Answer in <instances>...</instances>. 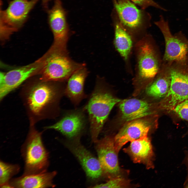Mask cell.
<instances>
[{"label": "cell", "mask_w": 188, "mask_h": 188, "mask_svg": "<svg viewBox=\"0 0 188 188\" xmlns=\"http://www.w3.org/2000/svg\"><path fill=\"white\" fill-rule=\"evenodd\" d=\"M66 82L44 81L39 79L24 86L20 95L30 120L36 123L59 116L60 103L64 96Z\"/></svg>", "instance_id": "cell-1"}, {"label": "cell", "mask_w": 188, "mask_h": 188, "mask_svg": "<svg viewBox=\"0 0 188 188\" xmlns=\"http://www.w3.org/2000/svg\"><path fill=\"white\" fill-rule=\"evenodd\" d=\"M133 53L135 59L134 84L146 87L152 81L161 67L162 59L159 49L152 36L147 34L134 44Z\"/></svg>", "instance_id": "cell-2"}, {"label": "cell", "mask_w": 188, "mask_h": 188, "mask_svg": "<svg viewBox=\"0 0 188 188\" xmlns=\"http://www.w3.org/2000/svg\"><path fill=\"white\" fill-rule=\"evenodd\" d=\"M108 90L104 78L97 76L94 89L83 107L87 114L91 138L95 143L98 140L99 134L111 109L121 101Z\"/></svg>", "instance_id": "cell-3"}, {"label": "cell", "mask_w": 188, "mask_h": 188, "mask_svg": "<svg viewBox=\"0 0 188 188\" xmlns=\"http://www.w3.org/2000/svg\"><path fill=\"white\" fill-rule=\"evenodd\" d=\"M35 124L30 121L28 132L22 148L25 163L24 175L47 171L49 165L48 153L42 142V132L36 129Z\"/></svg>", "instance_id": "cell-4"}, {"label": "cell", "mask_w": 188, "mask_h": 188, "mask_svg": "<svg viewBox=\"0 0 188 188\" xmlns=\"http://www.w3.org/2000/svg\"><path fill=\"white\" fill-rule=\"evenodd\" d=\"M44 65L39 74L44 81L66 82L75 71L86 66L72 60L69 52H46Z\"/></svg>", "instance_id": "cell-5"}, {"label": "cell", "mask_w": 188, "mask_h": 188, "mask_svg": "<svg viewBox=\"0 0 188 188\" xmlns=\"http://www.w3.org/2000/svg\"><path fill=\"white\" fill-rule=\"evenodd\" d=\"M163 35L165 49L162 62L169 64L175 63L185 65L188 55V39L181 31L173 35L168 21L162 15L160 19L155 22Z\"/></svg>", "instance_id": "cell-6"}, {"label": "cell", "mask_w": 188, "mask_h": 188, "mask_svg": "<svg viewBox=\"0 0 188 188\" xmlns=\"http://www.w3.org/2000/svg\"><path fill=\"white\" fill-rule=\"evenodd\" d=\"M114 2L119 21L135 44L148 34L144 13L129 0H115Z\"/></svg>", "instance_id": "cell-7"}, {"label": "cell", "mask_w": 188, "mask_h": 188, "mask_svg": "<svg viewBox=\"0 0 188 188\" xmlns=\"http://www.w3.org/2000/svg\"><path fill=\"white\" fill-rule=\"evenodd\" d=\"M66 15L61 0H55L53 6L48 11V23L54 38L48 51L49 53L68 52L67 44L70 33Z\"/></svg>", "instance_id": "cell-8"}, {"label": "cell", "mask_w": 188, "mask_h": 188, "mask_svg": "<svg viewBox=\"0 0 188 188\" xmlns=\"http://www.w3.org/2000/svg\"><path fill=\"white\" fill-rule=\"evenodd\" d=\"M171 84L169 89L160 102L161 109L173 110L175 106L188 99V70L185 65L170 64Z\"/></svg>", "instance_id": "cell-9"}, {"label": "cell", "mask_w": 188, "mask_h": 188, "mask_svg": "<svg viewBox=\"0 0 188 188\" xmlns=\"http://www.w3.org/2000/svg\"><path fill=\"white\" fill-rule=\"evenodd\" d=\"M41 57L32 63L17 68L6 73H0V100L32 76L39 74L45 62Z\"/></svg>", "instance_id": "cell-10"}, {"label": "cell", "mask_w": 188, "mask_h": 188, "mask_svg": "<svg viewBox=\"0 0 188 188\" xmlns=\"http://www.w3.org/2000/svg\"><path fill=\"white\" fill-rule=\"evenodd\" d=\"M86 114L83 107L65 110L58 121L45 129L54 130L70 139L80 136L89 123Z\"/></svg>", "instance_id": "cell-11"}, {"label": "cell", "mask_w": 188, "mask_h": 188, "mask_svg": "<svg viewBox=\"0 0 188 188\" xmlns=\"http://www.w3.org/2000/svg\"><path fill=\"white\" fill-rule=\"evenodd\" d=\"M39 0H13L4 10L0 8V24L17 31L26 21Z\"/></svg>", "instance_id": "cell-12"}, {"label": "cell", "mask_w": 188, "mask_h": 188, "mask_svg": "<svg viewBox=\"0 0 188 188\" xmlns=\"http://www.w3.org/2000/svg\"><path fill=\"white\" fill-rule=\"evenodd\" d=\"M98 159L103 173L115 177L120 172L114 138L108 136L95 143Z\"/></svg>", "instance_id": "cell-13"}, {"label": "cell", "mask_w": 188, "mask_h": 188, "mask_svg": "<svg viewBox=\"0 0 188 188\" xmlns=\"http://www.w3.org/2000/svg\"><path fill=\"white\" fill-rule=\"evenodd\" d=\"M79 137L71 139L65 145L79 160L87 176L92 179H98L103 174L99 161L81 144Z\"/></svg>", "instance_id": "cell-14"}, {"label": "cell", "mask_w": 188, "mask_h": 188, "mask_svg": "<svg viewBox=\"0 0 188 188\" xmlns=\"http://www.w3.org/2000/svg\"><path fill=\"white\" fill-rule=\"evenodd\" d=\"M145 118L127 122L121 128L114 137L115 147L118 152L128 142L148 135L152 124L151 121Z\"/></svg>", "instance_id": "cell-15"}, {"label": "cell", "mask_w": 188, "mask_h": 188, "mask_svg": "<svg viewBox=\"0 0 188 188\" xmlns=\"http://www.w3.org/2000/svg\"><path fill=\"white\" fill-rule=\"evenodd\" d=\"M130 142V145L124 149V152L134 163L142 164L148 169L153 168L154 154L151 140L148 135Z\"/></svg>", "instance_id": "cell-16"}, {"label": "cell", "mask_w": 188, "mask_h": 188, "mask_svg": "<svg viewBox=\"0 0 188 188\" xmlns=\"http://www.w3.org/2000/svg\"><path fill=\"white\" fill-rule=\"evenodd\" d=\"M114 43L115 49L124 61L126 71L133 74L131 59L134 43L131 36L119 21L117 22L115 25Z\"/></svg>", "instance_id": "cell-17"}, {"label": "cell", "mask_w": 188, "mask_h": 188, "mask_svg": "<svg viewBox=\"0 0 188 188\" xmlns=\"http://www.w3.org/2000/svg\"><path fill=\"white\" fill-rule=\"evenodd\" d=\"M89 73L86 66H84L75 71L66 81L64 96L75 106L88 96L84 91V86Z\"/></svg>", "instance_id": "cell-18"}, {"label": "cell", "mask_w": 188, "mask_h": 188, "mask_svg": "<svg viewBox=\"0 0 188 188\" xmlns=\"http://www.w3.org/2000/svg\"><path fill=\"white\" fill-rule=\"evenodd\" d=\"M119 107L121 118L126 122L146 117L154 113L151 104L137 99L121 100L119 102Z\"/></svg>", "instance_id": "cell-19"}, {"label": "cell", "mask_w": 188, "mask_h": 188, "mask_svg": "<svg viewBox=\"0 0 188 188\" xmlns=\"http://www.w3.org/2000/svg\"><path fill=\"white\" fill-rule=\"evenodd\" d=\"M57 172L54 171L28 175L13 179L9 183L12 188H39L54 187L53 179Z\"/></svg>", "instance_id": "cell-20"}, {"label": "cell", "mask_w": 188, "mask_h": 188, "mask_svg": "<svg viewBox=\"0 0 188 188\" xmlns=\"http://www.w3.org/2000/svg\"><path fill=\"white\" fill-rule=\"evenodd\" d=\"M170 65L162 62L160 69L152 81L146 87V92L149 96L155 98L164 97L171 85Z\"/></svg>", "instance_id": "cell-21"}, {"label": "cell", "mask_w": 188, "mask_h": 188, "mask_svg": "<svg viewBox=\"0 0 188 188\" xmlns=\"http://www.w3.org/2000/svg\"><path fill=\"white\" fill-rule=\"evenodd\" d=\"M19 170L18 165L10 164L0 161V186L9 184L10 178L18 173Z\"/></svg>", "instance_id": "cell-22"}, {"label": "cell", "mask_w": 188, "mask_h": 188, "mask_svg": "<svg viewBox=\"0 0 188 188\" xmlns=\"http://www.w3.org/2000/svg\"><path fill=\"white\" fill-rule=\"evenodd\" d=\"M129 182L123 178L118 176L111 178L104 184L96 185L93 188H123L129 186Z\"/></svg>", "instance_id": "cell-23"}, {"label": "cell", "mask_w": 188, "mask_h": 188, "mask_svg": "<svg viewBox=\"0 0 188 188\" xmlns=\"http://www.w3.org/2000/svg\"><path fill=\"white\" fill-rule=\"evenodd\" d=\"M173 110L180 118L188 121V99L177 105Z\"/></svg>", "instance_id": "cell-24"}, {"label": "cell", "mask_w": 188, "mask_h": 188, "mask_svg": "<svg viewBox=\"0 0 188 188\" xmlns=\"http://www.w3.org/2000/svg\"><path fill=\"white\" fill-rule=\"evenodd\" d=\"M134 4L144 9L149 6L157 8L166 11L167 10L163 8L154 0H129Z\"/></svg>", "instance_id": "cell-25"}, {"label": "cell", "mask_w": 188, "mask_h": 188, "mask_svg": "<svg viewBox=\"0 0 188 188\" xmlns=\"http://www.w3.org/2000/svg\"><path fill=\"white\" fill-rule=\"evenodd\" d=\"M43 3L45 7H46V5L48 3V2L51 0H42Z\"/></svg>", "instance_id": "cell-26"}, {"label": "cell", "mask_w": 188, "mask_h": 188, "mask_svg": "<svg viewBox=\"0 0 188 188\" xmlns=\"http://www.w3.org/2000/svg\"><path fill=\"white\" fill-rule=\"evenodd\" d=\"M185 66L187 69L188 70V55L187 56V60L186 61V63Z\"/></svg>", "instance_id": "cell-27"}, {"label": "cell", "mask_w": 188, "mask_h": 188, "mask_svg": "<svg viewBox=\"0 0 188 188\" xmlns=\"http://www.w3.org/2000/svg\"><path fill=\"white\" fill-rule=\"evenodd\" d=\"M185 186V187L188 188V184H187Z\"/></svg>", "instance_id": "cell-28"}, {"label": "cell", "mask_w": 188, "mask_h": 188, "mask_svg": "<svg viewBox=\"0 0 188 188\" xmlns=\"http://www.w3.org/2000/svg\"><path fill=\"white\" fill-rule=\"evenodd\" d=\"M186 20L187 21H188V18H187V19H186Z\"/></svg>", "instance_id": "cell-29"}]
</instances>
